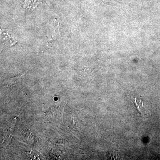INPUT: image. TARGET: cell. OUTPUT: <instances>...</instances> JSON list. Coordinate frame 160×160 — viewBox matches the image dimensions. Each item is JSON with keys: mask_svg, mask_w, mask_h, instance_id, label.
Masks as SVG:
<instances>
[{"mask_svg": "<svg viewBox=\"0 0 160 160\" xmlns=\"http://www.w3.org/2000/svg\"><path fill=\"white\" fill-rule=\"evenodd\" d=\"M135 106L136 107L138 112L142 116H145L146 113L144 112V106H143V103L141 100L135 98L134 102Z\"/></svg>", "mask_w": 160, "mask_h": 160, "instance_id": "1", "label": "cell"}]
</instances>
